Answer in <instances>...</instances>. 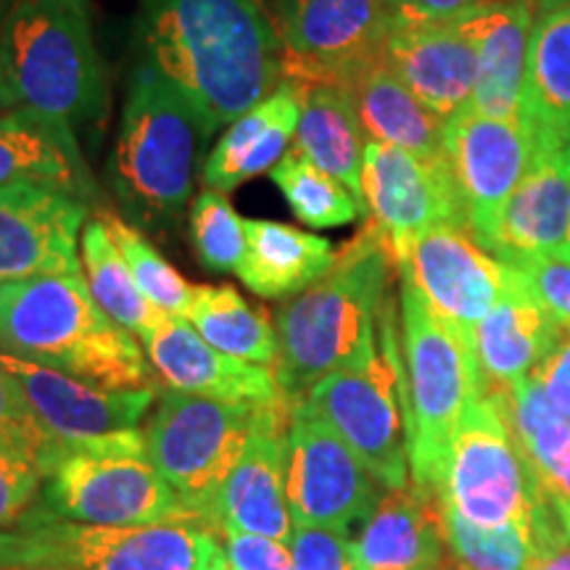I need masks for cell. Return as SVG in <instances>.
<instances>
[{
	"label": "cell",
	"instance_id": "cell-43",
	"mask_svg": "<svg viewBox=\"0 0 570 570\" xmlns=\"http://www.w3.org/2000/svg\"><path fill=\"white\" fill-rule=\"evenodd\" d=\"M291 554L296 570H356L352 537L323 525H296Z\"/></svg>",
	"mask_w": 570,
	"mask_h": 570
},
{
	"label": "cell",
	"instance_id": "cell-14",
	"mask_svg": "<svg viewBox=\"0 0 570 570\" xmlns=\"http://www.w3.org/2000/svg\"><path fill=\"white\" fill-rule=\"evenodd\" d=\"M362 194L370 223L386 235L394 256L431 227H468L465 204L446 154L423 156L367 140Z\"/></svg>",
	"mask_w": 570,
	"mask_h": 570
},
{
	"label": "cell",
	"instance_id": "cell-2",
	"mask_svg": "<svg viewBox=\"0 0 570 570\" xmlns=\"http://www.w3.org/2000/svg\"><path fill=\"white\" fill-rule=\"evenodd\" d=\"M396 256L373 223L341 248L323 281L291 296L275 315L277 383L291 404L336 370L365 362L377 346V320L391 298Z\"/></svg>",
	"mask_w": 570,
	"mask_h": 570
},
{
	"label": "cell",
	"instance_id": "cell-11",
	"mask_svg": "<svg viewBox=\"0 0 570 570\" xmlns=\"http://www.w3.org/2000/svg\"><path fill=\"white\" fill-rule=\"evenodd\" d=\"M283 48V80L296 88H352L383 61L394 0H273Z\"/></svg>",
	"mask_w": 570,
	"mask_h": 570
},
{
	"label": "cell",
	"instance_id": "cell-32",
	"mask_svg": "<svg viewBox=\"0 0 570 570\" xmlns=\"http://www.w3.org/2000/svg\"><path fill=\"white\" fill-rule=\"evenodd\" d=\"M502 407L525 460L550 502L570 499V417L547 402L533 373L510 391H489Z\"/></svg>",
	"mask_w": 570,
	"mask_h": 570
},
{
	"label": "cell",
	"instance_id": "cell-47",
	"mask_svg": "<svg viewBox=\"0 0 570 570\" xmlns=\"http://www.w3.org/2000/svg\"><path fill=\"white\" fill-rule=\"evenodd\" d=\"M394 3L399 11L449 19V17H458L462 11L473 9V6L487 3V0H394Z\"/></svg>",
	"mask_w": 570,
	"mask_h": 570
},
{
	"label": "cell",
	"instance_id": "cell-25",
	"mask_svg": "<svg viewBox=\"0 0 570 570\" xmlns=\"http://www.w3.org/2000/svg\"><path fill=\"white\" fill-rule=\"evenodd\" d=\"M11 185H46L85 204L96 198L77 132L24 106L0 114V188Z\"/></svg>",
	"mask_w": 570,
	"mask_h": 570
},
{
	"label": "cell",
	"instance_id": "cell-28",
	"mask_svg": "<svg viewBox=\"0 0 570 570\" xmlns=\"http://www.w3.org/2000/svg\"><path fill=\"white\" fill-rule=\"evenodd\" d=\"M336 246L323 235L273 219H246V254L235 275L262 298H291L336 265Z\"/></svg>",
	"mask_w": 570,
	"mask_h": 570
},
{
	"label": "cell",
	"instance_id": "cell-6",
	"mask_svg": "<svg viewBox=\"0 0 570 570\" xmlns=\"http://www.w3.org/2000/svg\"><path fill=\"white\" fill-rule=\"evenodd\" d=\"M399 277L412 483L441 497L449 444L462 410L483 389V381L473 338L441 317L407 275Z\"/></svg>",
	"mask_w": 570,
	"mask_h": 570
},
{
	"label": "cell",
	"instance_id": "cell-33",
	"mask_svg": "<svg viewBox=\"0 0 570 570\" xmlns=\"http://www.w3.org/2000/svg\"><path fill=\"white\" fill-rule=\"evenodd\" d=\"M558 520L552 502L533 518L502 525H475L444 508L449 560L458 570H529Z\"/></svg>",
	"mask_w": 570,
	"mask_h": 570
},
{
	"label": "cell",
	"instance_id": "cell-4",
	"mask_svg": "<svg viewBox=\"0 0 570 570\" xmlns=\"http://www.w3.org/2000/svg\"><path fill=\"white\" fill-rule=\"evenodd\" d=\"M212 135L202 114L140 63L106 161L114 196L138 230L161 233L180 223Z\"/></svg>",
	"mask_w": 570,
	"mask_h": 570
},
{
	"label": "cell",
	"instance_id": "cell-10",
	"mask_svg": "<svg viewBox=\"0 0 570 570\" xmlns=\"http://www.w3.org/2000/svg\"><path fill=\"white\" fill-rule=\"evenodd\" d=\"M441 502L475 525L533 518L550 499L487 389L468 402L449 444Z\"/></svg>",
	"mask_w": 570,
	"mask_h": 570
},
{
	"label": "cell",
	"instance_id": "cell-46",
	"mask_svg": "<svg viewBox=\"0 0 570 570\" xmlns=\"http://www.w3.org/2000/svg\"><path fill=\"white\" fill-rule=\"evenodd\" d=\"M529 570H570V537L562 529L560 520L547 533L544 544H541L537 560L531 562Z\"/></svg>",
	"mask_w": 570,
	"mask_h": 570
},
{
	"label": "cell",
	"instance_id": "cell-12",
	"mask_svg": "<svg viewBox=\"0 0 570 570\" xmlns=\"http://www.w3.org/2000/svg\"><path fill=\"white\" fill-rule=\"evenodd\" d=\"M386 491L365 460L306 399L294 404L285 473V497L294 525H323L348 533L373 515Z\"/></svg>",
	"mask_w": 570,
	"mask_h": 570
},
{
	"label": "cell",
	"instance_id": "cell-39",
	"mask_svg": "<svg viewBox=\"0 0 570 570\" xmlns=\"http://www.w3.org/2000/svg\"><path fill=\"white\" fill-rule=\"evenodd\" d=\"M46 504H35L17 529L0 531V570H69L59 539L48 531Z\"/></svg>",
	"mask_w": 570,
	"mask_h": 570
},
{
	"label": "cell",
	"instance_id": "cell-9",
	"mask_svg": "<svg viewBox=\"0 0 570 570\" xmlns=\"http://www.w3.org/2000/svg\"><path fill=\"white\" fill-rule=\"evenodd\" d=\"M267 407L273 404L223 402L173 389L161 394L159 410L142 431L148 458L198 523L212 529L223 483Z\"/></svg>",
	"mask_w": 570,
	"mask_h": 570
},
{
	"label": "cell",
	"instance_id": "cell-15",
	"mask_svg": "<svg viewBox=\"0 0 570 570\" xmlns=\"http://www.w3.org/2000/svg\"><path fill=\"white\" fill-rule=\"evenodd\" d=\"M396 267L441 317L470 338L504 296L512 277L508 262L489 254L460 225H439L412 238L396 252Z\"/></svg>",
	"mask_w": 570,
	"mask_h": 570
},
{
	"label": "cell",
	"instance_id": "cell-49",
	"mask_svg": "<svg viewBox=\"0 0 570 570\" xmlns=\"http://www.w3.org/2000/svg\"><path fill=\"white\" fill-rule=\"evenodd\" d=\"M552 504H554V510H558L562 529H566V533L570 537V499H560V502H552Z\"/></svg>",
	"mask_w": 570,
	"mask_h": 570
},
{
	"label": "cell",
	"instance_id": "cell-42",
	"mask_svg": "<svg viewBox=\"0 0 570 570\" xmlns=\"http://www.w3.org/2000/svg\"><path fill=\"white\" fill-rule=\"evenodd\" d=\"M40 468L24 454L0 446V529H13L35 510Z\"/></svg>",
	"mask_w": 570,
	"mask_h": 570
},
{
	"label": "cell",
	"instance_id": "cell-30",
	"mask_svg": "<svg viewBox=\"0 0 570 570\" xmlns=\"http://www.w3.org/2000/svg\"><path fill=\"white\" fill-rule=\"evenodd\" d=\"M298 90H302V119L296 127L294 151L344 183L365 204L362 161H365L367 135L356 117L352 92L341 85H312Z\"/></svg>",
	"mask_w": 570,
	"mask_h": 570
},
{
	"label": "cell",
	"instance_id": "cell-17",
	"mask_svg": "<svg viewBox=\"0 0 570 570\" xmlns=\"http://www.w3.org/2000/svg\"><path fill=\"white\" fill-rule=\"evenodd\" d=\"M88 225L82 198L46 188H0V285L42 275H82L77 240Z\"/></svg>",
	"mask_w": 570,
	"mask_h": 570
},
{
	"label": "cell",
	"instance_id": "cell-16",
	"mask_svg": "<svg viewBox=\"0 0 570 570\" xmlns=\"http://www.w3.org/2000/svg\"><path fill=\"white\" fill-rule=\"evenodd\" d=\"M48 531L59 539L69 570H227L223 537L198 520H167L151 525L71 523L48 510Z\"/></svg>",
	"mask_w": 570,
	"mask_h": 570
},
{
	"label": "cell",
	"instance_id": "cell-40",
	"mask_svg": "<svg viewBox=\"0 0 570 570\" xmlns=\"http://www.w3.org/2000/svg\"><path fill=\"white\" fill-rule=\"evenodd\" d=\"M0 446L24 454L40 468V473L56 446V441L42 431L19 386L3 367H0Z\"/></svg>",
	"mask_w": 570,
	"mask_h": 570
},
{
	"label": "cell",
	"instance_id": "cell-20",
	"mask_svg": "<svg viewBox=\"0 0 570 570\" xmlns=\"http://www.w3.org/2000/svg\"><path fill=\"white\" fill-rule=\"evenodd\" d=\"M0 367L13 377L27 407L53 441H77L127 431L138 425L156 402L154 389H101L11 354H0Z\"/></svg>",
	"mask_w": 570,
	"mask_h": 570
},
{
	"label": "cell",
	"instance_id": "cell-3",
	"mask_svg": "<svg viewBox=\"0 0 570 570\" xmlns=\"http://www.w3.org/2000/svg\"><path fill=\"white\" fill-rule=\"evenodd\" d=\"M0 354L101 389H154L138 341L96 304L85 275H42L0 285Z\"/></svg>",
	"mask_w": 570,
	"mask_h": 570
},
{
	"label": "cell",
	"instance_id": "cell-38",
	"mask_svg": "<svg viewBox=\"0 0 570 570\" xmlns=\"http://www.w3.org/2000/svg\"><path fill=\"white\" fill-rule=\"evenodd\" d=\"M190 240L198 262L212 273H235L246 254V219L223 190L204 188L188 206Z\"/></svg>",
	"mask_w": 570,
	"mask_h": 570
},
{
	"label": "cell",
	"instance_id": "cell-18",
	"mask_svg": "<svg viewBox=\"0 0 570 570\" xmlns=\"http://www.w3.org/2000/svg\"><path fill=\"white\" fill-rule=\"evenodd\" d=\"M383 61L446 122L473 101L475 46L460 13L439 19L396 9Z\"/></svg>",
	"mask_w": 570,
	"mask_h": 570
},
{
	"label": "cell",
	"instance_id": "cell-29",
	"mask_svg": "<svg viewBox=\"0 0 570 570\" xmlns=\"http://www.w3.org/2000/svg\"><path fill=\"white\" fill-rule=\"evenodd\" d=\"M520 117L544 154L570 146V3L533 24Z\"/></svg>",
	"mask_w": 570,
	"mask_h": 570
},
{
	"label": "cell",
	"instance_id": "cell-21",
	"mask_svg": "<svg viewBox=\"0 0 570 570\" xmlns=\"http://www.w3.org/2000/svg\"><path fill=\"white\" fill-rule=\"evenodd\" d=\"M164 386L183 394L223 402L281 404L288 402L273 367L235 360L206 344L188 320L164 317L140 338Z\"/></svg>",
	"mask_w": 570,
	"mask_h": 570
},
{
	"label": "cell",
	"instance_id": "cell-8",
	"mask_svg": "<svg viewBox=\"0 0 570 570\" xmlns=\"http://www.w3.org/2000/svg\"><path fill=\"white\" fill-rule=\"evenodd\" d=\"M304 399L365 460L383 487H407V377L396 341L394 296L377 320L375 352L360 365L325 375Z\"/></svg>",
	"mask_w": 570,
	"mask_h": 570
},
{
	"label": "cell",
	"instance_id": "cell-37",
	"mask_svg": "<svg viewBox=\"0 0 570 570\" xmlns=\"http://www.w3.org/2000/svg\"><path fill=\"white\" fill-rule=\"evenodd\" d=\"M98 217L109 227L114 244L122 252L140 294L167 317L188 320L196 298V285L185 281L138 227L109 212H101Z\"/></svg>",
	"mask_w": 570,
	"mask_h": 570
},
{
	"label": "cell",
	"instance_id": "cell-50",
	"mask_svg": "<svg viewBox=\"0 0 570 570\" xmlns=\"http://www.w3.org/2000/svg\"><path fill=\"white\" fill-rule=\"evenodd\" d=\"M533 3H537V13H547L560 9V6H568L570 0H533Z\"/></svg>",
	"mask_w": 570,
	"mask_h": 570
},
{
	"label": "cell",
	"instance_id": "cell-27",
	"mask_svg": "<svg viewBox=\"0 0 570 570\" xmlns=\"http://www.w3.org/2000/svg\"><path fill=\"white\" fill-rule=\"evenodd\" d=\"M570 227V146L541 154L504 206L491 254L518 262L560 254Z\"/></svg>",
	"mask_w": 570,
	"mask_h": 570
},
{
	"label": "cell",
	"instance_id": "cell-36",
	"mask_svg": "<svg viewBox=\"0 0 570 570\" xmlns=\"http://www.w3.org/2000/svg\"><path fill=\"white\" fill-rule=\"evenodd\" d=\"M269 177L283 194L285 204L291 206V212L296 214L298 223L306 227L325 230V227L352 225L367 214V206L344 183L323 173L302 154H296L294 148L275 164Z\"/></svg>",
	"mask_w": 570,
	"mask_h": 570
},
{
	"label": "cell",
	"instance_id": "cell-51",
	"mask_svg": "<svg viewBox=\"0 0 570 570\" xmlns=\"http://www.w3.org/2000/svg\"><path fill=\"white\" fill-rule=\"evenodd\" d=\"M19 0H0V27H3V21L9 19V13L13 11V6H17Z\"/></svg>",
	"mask_w": 570,
	"mask_h": 570
},
{
	"label": "cell",
	"instance_id": "cell-41",
	"mask_svg": "<svg viewBox=\"0 0 570 570\" xmlns=\"http://www.w3.org/2000/svg\"><path fill=\"white\" fill-rule=\"evenodd\" d=\"M515 267L525 291L544 306L560 325H570V259L562 254H537L508 262Z\"/></svg>",
	"mask_w": 570,
	"mask_h": 570
},
{
	"label": "cell",
	"instance_id": "cell-44",
	"mask_svg": "<svg viewBox=\"0 0 570 570\" xmlns=\"http://www.w3.org/2000/svg\"><path fill=\"white\" fill-rule=\"evenodd\" d=\"M227 566L233 570H296L294 554L285 541L259 537V533L223 531Z\"/></svg>",
	"mask_w": 570,
	"mask_h": 570
},
{
	"label": "cell",
	"instance_id": "cell-26",
	"mask_svg": "<svg viewBox=\"0 0 570 570\" xmlns=\"http://www.w3.org/2000/svg\"><path fill=\"white\" fill-rule=\"evenodd\" d=\"M302 90L283 80L265 101L225 127V135L204 161L202 180L206 188L227 194L240 183L273 173L275 164L294 148Z\"/></svg>",
	"mask_w": 570,
	"mask_h": 570
},
{
	"label": "cell",
	"instance_id": "cell-34",
	"mask_svg": "<svg viewBox=\"0 0 570 570\" xmlns=\"http://www.w3.org/2000/svg\"><path fill=\"white\" fill-rule=\"evenodd\" d=\"M188 323L206 344L235 360L273 367L281 360L277 327L265 309L248 304L233 285H196Z\"/></svg>",
	"mask_w": 570,
	"mask_h": 570
},
{
	"label": "cell",
	"instance_id": "cell-1",
	"mask_svg": "<svg viewBox=\"0 0 570 570\" xmlns=\"http://www.w3.org/2000/svg\"><path fill=\"white\" fill-rule=\"evenodd\" d=\"M142 63L209 125L227 127L283 82V48L265 0H142Z\"/></svg>",
	"mask_w": 570,
	"mask_h": 570
},
{
	"label": "cell",
	"instance_id": "cell-13",
	"mask_svg": "<svg viewBox=\"0 0 570 570\" xmlns=\"http://www.w3.org/2000/svg\"><path fill=\"white\" fill-rule=\"evenodd\" d=\"M444 151L458 177L468 230L491 254L504 206L544 151L523 117L497 119L470 106L446 122Z\"/></svg>",
	"mask_w": 570,
	"mask_h": 570
},
{
	"label": "cell",
	"instance_id": "cell-22",
	"mask_svg": "<svg viewBox=\"0 0 570 570\" xmlns=\"http://www.w3.org/2000/svg\"><path fill=\"white\" fill-rule=\"evenodd\" d=\"M475 46V90L470 109L497 119H520L537 3L487 0L460 13Z\"/></svg>",
	"mask_w": 570,
	"mask_h": 570
},
{
	"label": "cell",
	"instance_id": "cell-23",
	"mask_svg": "<svg viewBox=\"0 0 570 570\" xmlns=\"http://www.w3.org/2000/svg\"><path fill=\"white\" fill-rule=\"evenodd\" d=\"M352 552L356 570L444 568V502L417 483L386 491L352 539Z\"/></svg>",
	"mask_w": 570,
	"mask_h": 570
},
{
	"label": "cell",
	"instance_id": "cell-52",
	"mask_svg": "<svg viewBox=\"0 0 570 570\" xmlns=\"http://www.w3.org/2000/svg\"><path fill=\"white\" fill-rule=\"evenodd\" d=\"M562 256H568L570 259V227H568V238H566V246H562V252H560Z\"/></svg>",
	"mask_w": 570,
	"mask_h": 570
},
{
	"label": "cell",
	"instance_id": "cell-7",
	"mask_svg": "<svg viewBox=\"0 0 570 570\" xmlns=\"http://www.w3.org/2000/svg\"><path fill=\"white\" fill-rule=\"evenodd\" d=\"M48 510L80 525H151L194 520L148 458L135 428L104 436L56 441L42 465Z\"/></svg>",
	"mask_w": 570,
	"mask_h": 570
},
{
	"label": "cell",
	"instance_id": "cell-48",
	"mask_svg": "<svg viewBox=\"0 0 570 570\" xmlns=\"http://www.w3.org/2000/svg\"><path fill=\"white\" fill-rule=\"evenodd\" d=\"M11 109H17V98H13L9 82H6V77H3V69H0V114H6Z\"/></svg>",
	"mask_w": 570,
	"mask_h": 570
},
{
	"label": "cell",
	"instance_id": "cell-24",
	"mask_svg": "<svg viewBox=\"0 0 570 570\" xmlns=\"http://www.w3.org/2000/svg\"><path fill=\"white\" fill-rule=\"evenodd\" d=\"M510 269L508 291L473 331L475 360L487 391H510L537 373L566 327L525 291L515 267Z\"/></svg>",
	"mask_w": 570,
	"mask_h": 570
},
{
	"label": "cell",
	"instance_id": "cell-31",
	"mask_svg": "<svg viewBox=\"0 0 570 570\" xmlns=\"http://www.w3.org/2000/svg\"><path fill=\"white\" fill-rule=\"evenodd\" d=\"M352 101L367 140L386 142L404 151L441 156L444 151L446 119L433 114L420 98L386 67L375 63L354 80Z\"/></svg>",
	"mask_w": 570,
	"mask_h": 570
},
{
	"label": "cell",
	"instance_id": "cell-19",
	"mask_svg": "<svg viewBox=\"0 0 570 570\" xmlns=\"http://www.w3.org/2000/svg\"><path fill=\"white\" fill-rule=\"evenodd\" d=\"M291 410V402L273 404L256 425L214 504L212 529L217 533L244 531L277 541L294 537L296 525L285 497Z\"/></svg>",
	"mask_w": 570,
	"mask_h": 570
},
{
	"label": "cell",
	"instance_id": "cell-53",
	"mask_svg": "<svg viewBox=\"0 0 570 570\" xmlns=\"http://www.w3.org/2000/svg\"><path fill=\"white\" fill-rule=\"evenodd\" d=\"M439 570H444V568H439Z\"/></svg>",
	"mask_w": 570,
	"mask_h": 570
},
{
	"label": "cell",
	"instance_id": "cell-35",
	"mask_svg": "<svg viewBox=\"0 0 570 570\" xmlns=\"http://www.w3.org/2000/svg\"><path fill=\"white\" fill-rule=\"evenodd\" d=\"M80 256L85 281H88L96 304L101 306L114 323L130 331L132 336L142 338L167 317L140 294L122 252L114 244L109 227H106L101 217L88 219V225H85L80 238Z\"/></svg>",
	"mask_w": 570,
	"mask_h": 570
},
{
	"label": "cell",
	"instance_id": "cell-5",
	"mask_svg": "<svg viewBox=\"0 0 570 570\" xmlns=\"http://www.w3.org/2000/svg\"><path fill=\"white\" fill-rule=\"evenodd\" d=\"M0 69L17 106L69 130H90L109 114L88 0H19L0 27Z\"/></svg>",
	"mask_w": 570,
	"mask_h": 570
},
{
	"label": "cell",
	"instance_id": "cell-45",
	"mask_svg": "<svg viewBox=\"0 0 570 570\" xmlns=\"http://www.w3.org/2000/svg\"><path fill=\"white\" fill-rule=\"evenodd\" d=\"M547 402L560 415L570 417V325L562 327L558 346L547 356L544 365L537 370Z\"/></svg>",
	"mask_w": 570,
	"mask_h": 570
}]
</instances>
